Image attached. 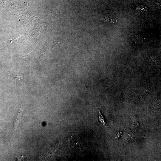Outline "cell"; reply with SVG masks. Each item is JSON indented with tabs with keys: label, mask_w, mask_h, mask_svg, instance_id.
Segmentation results:
<instances>
[{
	"label": "cell",
	"mask_w": 161,
	"mask_h": 161,
	"mask_svg": "<svg viewBox=\"0 0 161 161\" xmlns=\"http://www.w3.org/2000/svg\"><path fill=\"white\" fill-rule=\"evenodd\" d=\"M21 116L22 114L20 111L18 112L16 115L13 125V127L15 130H16L18 124L20 120Z\"/></svg>",
	"instance_id": "obj_1"
},
{
	"label": "cell",
	"mask_w": 161,
	"mask_h": 161,
	"mask_svg": "<svg viewBox=\"0 0 161 161\" xmlns=\"http://www.w3.org/2000/svg\"><path fill=\"white\" fill-rule=\"evenodd\" d=\"M101 21L108 24H116L117 21L116 20L109 18L106 16L103 17L100 19Z\"/></svg>",
	"instance_id": "obj_2"
},
{
	"label": "cell",
	"mask_w": 161,
	"mask_h": 161,
	"mask_svg": "<svg viewBox=\"0 0 161 161\" xmlns=\"http://www.w3.org/2000/svg\"><path fill=\"white\" fill-rule=\"evenodd\" d=\"M12 76L13 78L17 81H20L21 79V74L18 72L14 73Z\"/></svg>",
	"instance_id": "obj_3"
},
{
	"label": "cell",
	"mask_w": 161,
	"mask_h": 161,
	"mask_svg": "<svg viewBox=\"0 0 161 161\" xmlns=\"http://www.w3.org/2000/svg\"><path fill=\"white\" fill-rule=\"evenodd\" d=\"M132 39L136 42H140L143 41V38L138 35H133L132 36Z\"/></svg>",
	"instance_id": "obj_4"
},
{
	"label": "cell",
	"mask_w": 161,
	"mask_h": 161,
	"mask_svg": "<svg viewBox=\"0 0 161 161\" xmlns=\"http://www.w3.org/2000/svg\"><path fill=\"white\" fill-rule=\"evenodd\" d=\"M104 118L103 117H102V118L101 117V116L100 115V112H99V120L100 121V122H101L102 123H103V124L105 126L106 125V123L104 121V119H103Z\"/></svg>",
	"instance_id": "obj_5"
},
{
	"label": "cell",
	"mask_w": 161,
	"mask_h": 161,
	"mask_svg": "<svg viewBox=\"0 0 161 161\" xmlns=\"http://www.w3.org/2000/svg\"><path fill=\"white\" fill-rule=\"evenodd\" d=\"M121 132L120 131H119V133L115 137V139H117L119 138L120 136L121 135Z\"/></svg>",
	"instance_id": "obj_6"
}]
</instances>
